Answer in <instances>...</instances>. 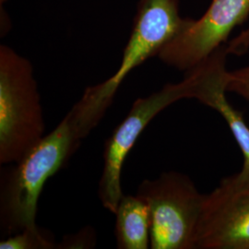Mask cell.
I'll use <instances>...</instances> for the list:
<instances>
[{"mask_svg": "<svg viewBox=\"0 0 249 249\" xmlns=\"http://www.w3.org/2000/svg\"><path fill=\"white\" fill-rule=\"evenodd\" d=\"M194 249H249V175L223 178L205 194Z\"/></svg>", "mask_w": 249, "mask_h": 249, "instance_id": "6", "label": "cell"}, {"mask_svg": "<svg viewBox=\"0 0 249 249\" xmlns=\"http://www.w3.org/2000/svg\"><path fill=\"white\" fill-rule=\"evenodd\" d=\"M249 46V27L248 30L244 31L240 36H237L234 40H232L231 44L228 45L229 51L231 53H244L248 50Z\"/></svg>", "mask_w": 249, "mask_h": 249, "instance_id": "13", "label": "cell"}, {"mask_svg": "<svg viewBox=\"0 0 249 249\" xmlns=\"http://www.w3.org/2000/svg\"><path fill=\"white\" fill-rule=\"evenodd\" d=\"M249 16V0H212L204 15L196 20L187 18L157 56L170 67L187 71L225 45L233 29Z\"/></svg>", "mask_w": 249, "mask_h": 249, "instance_id": "7", "label": "cell"}, {"mask_svg": "<svg viewBox=\"0 0 249 249\" xmlns=\"http://www.w3.org/2000/svg\"><path fill=\"white\" fill-rule=\"evenodd\" d=\"M228 74L229 71L225 70L215 78L202 104L217 111L224 119L244 157L240 172L249 175V126L242 113L232 107L226 98Z\"/></svg>", "mask_w": 249, "mask_h": 249, "instance_id": "9", "label": "cell"}, {"mask_svg": "<svg viewBox=\"0 0 249 249\" xmlns=\"http://www.w3.org/2000/svg\"><path fill=\"white\" fill-rule=\"evenodd\" d=\"M7 0H0V3H1V7H2V5H3V3H5Z\"/></svg>", "mask_w": 249, "mask_h": 249, "instance_id": "14", "label": "cell"}, {"mask_svg": "<svg viewBox=\"0 0 249 249\" xmlns=\"http://www.w3.org/2000/svg\"><path fill=\"white\" fill-rule=\"evenodd\" d=\"M223 58L224 53L219 49L187 71L182 81L167 83L160 90L134 102L128 114L116 126L105 146L104 169L99 181L98 196L107 211L115 213L120 198L124 195L121 186L123 165L141 134L155 116L176 102L196 99L201 103Z\"/></svg>", "mask_w": 249, "mask_h": 249, "instance_id": "2", "label": "cell"}, {"mask_svg": "<svg viewBox=\"0 0 249 249\" xmlns=\"http://www.w3.org/2000/svg\"><path fill=\"white\" fill-rule=\"evenodd\" d=\"M82 140L70 111L20 160L2 169L0 226L5 237L36 224L38 201L45 183L68 163Z\"/></svg>", "mask_w": 249, "mask_h": 249, "instance_id": "1", "label": "cell"}, {"mask_svg": "<svg viewBox=\"0 0 249 249\" xmlns=\"http://www.w3.org/2000/svg\"><path fill=\"white\" fill-rule=\"evenodd\" d=\"M116 248L147 249L151 244V213L145 199L136 194L123 195L116 213Z\"/></svg>", "mask_w": 249, "mask_h": 249, "instance_id": "8", "label": "cell"}, {"mask_svg": "<svg viewBox=\"0 0 249 249\" xmlns=\"http://www.w3.org/2000/svg\"><path fill=\"white\" fill-rule=\"evenodd\" d=\"M179 15V0H140L132 33L122 61L113 76L84 90L71 112L83 138L99 124L125 77L172 41L186 23Z\"/></svg>", "mask_w": 249, "mask_h": 249, "instance_id": "3", "label": "cell"}, {"mask_svg": "<svg viewBox=\"0 0 249 249\" xmlns=\"http://www.w3.org/2000/svg\"><path fill=\"white\" fill-rule=\"evenodd\" d=\"M41 96L31 62L0 45V163L20 160L45 136Z\"/></svg>", "mask_w": 249, "mask_h": 249, "instance_id": "4", "label": "cell"}, {"mask_svg": "<svg viewBox=\"0 0 249 249\" xmlns=\"http://www.w3.org/2000/svg\"><path fill=\"white\" fill-rule=\"evenodd\" d=\"M151 213V249H194L205 194L187 175L164 172L138 187Z\"/></svg>", "mask_w": 249, "mask_h": 249, "instance_id": "5", "label": "cell"}, {"mask_svg": "<svg viewBox=\"0 0 249 249\" xmlns=\"http://www.w3.org/2000/svg\"><path fill=\"white\" fill-rule=\"evenodd\" d=\"M227 91L239 95L249 103V66L229 71Z\"/></svg>", "mask_w": 249, "mask_h": 249, "instance_id": "12", "label": "cell"}, {"mask_svg": "<svg viewBox=\"0 0 249 249\" xmlns=\"http://www.w3.org/2000/svg\"><path fill=\"white\" fill-rule=\"evenodd\" d=\"M96 244V233L92 227L84 229L65 236L61 243L58 244L57 249H92Z\"/></svg>", "mask_w": 249, "mask_h": 249, "instance_id": "11", "label": "cell"}, {"mask_svg": "<svg viewBox=\"0 0 249 249\" xmlns=\"http://www.w3.org/2000/svg\"><path fill=\"white\" fill-rule=\"evenodd\" d=\"M57 246L53 233L36 224L4 237L0 242L1 249H57Z\"/></svg>", "mask_w": 249, "mask_h": 249, "instance_id": "10", "label": "cell"}]
</instances>
